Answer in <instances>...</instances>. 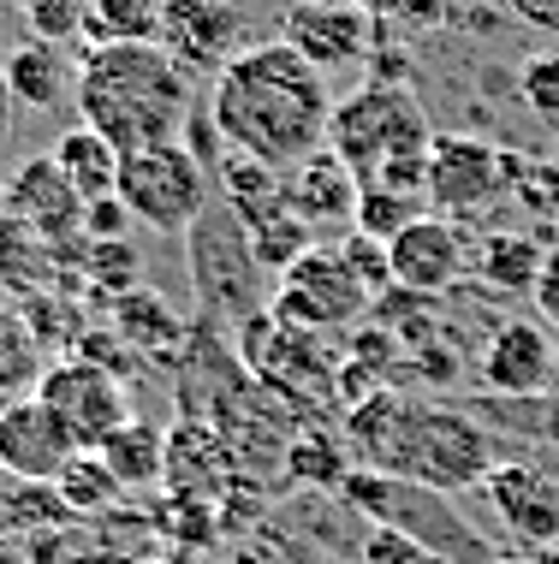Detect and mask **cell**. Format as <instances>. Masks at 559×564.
Returning <instances> with one entry per match:
<instances>
[{
	"label": "cell",
	"mask_w": 559,
	"mask_h": 564,
	"mask_svg": "<svg viewBox=\"0 0 559 564\" xmlns=\"http://www.w3.org/2000/svg\"><path fill=\"white\" fill-rule=\"evenodd\" d=\"M208 108L226 137V149L292 173L315 149H327L334 126V96H327L322 72L310 66L292 42H250L238 59L208 78Z\"/></svg>",
	"instance_id": "cell-1"
},
{
	"label": "cell",
	"mask_w": 559,
	"mask_h": 564,
	"mask_svg": "<svg viewBox=\"0 0 559 564\" xmlns=\"http://www.w3.org/2000/svg\"><path fill=\"white\" fill-rule=\"evenodd\" d=\"M345 452H352L357 469L429 487V494L482 487L488 469L501 464L488 429H482L476 416L429 404V399H411V392H399V387H381V392H369L364 404L345 410Z\"/></svg>",
	"instance_id": "cell-2"
},
{
	"label": "cell",
	"mask_w": 559,
	"mask_h": 564,
	"mask_svg": "<svg viewBox=\"0 0 559 564\" xmlns=\"http://www.w3.org/2000/svg\"><path fill=\"white\" fill-rule=\"evenodd\" d=\"M78 119L119 155L179 143L196 84L161 42H89L78 59Z\"/></svg>",
	"instance_id": "cell-3"
},
{
	"label": "cell",
	"mask_w": 559,
	"mask_h": 564,
	"mask_svg": "<svg viewBox=\"0 0 559 564\" xmlns=\"http://www.w3.org/2000/svg\"><path fill=\"white\" fill-rule=\"evenodd\" d=\"M434 131L422 113L417 89L405 84H364L357 96L334 101V126H327V149L357 173V185H393L429 196V155Z\"/></svg>",
	"instance_id": "cell-4"
},
{
	"label": "cell",
	"mask_w": 559,
	"mask_h": 564,
	"mask_svg": "<svg viewBox=\"0 0 559 564\" xmlns=\"http://www.w3.org/2000/svg\"><path fill=\"white\" fill-rule=\"evenodd\" d=\"M185 256H191V285H196V303H203V322L245 327L262 315V262L250 250V226L221 196L185 232Z\"/></svg>",
	"instance_id": "cell-5"
},
{
	"label": "cell",
	"mask_w": 559,
	"mask_h": 564,
	"mask_svg": "<svg viewBox=\"0 0 559 564\" xmlns=\"http://www.w3.org/2000/svg\"><path fill=\"white\" fill-rule=\"evenodd\" d=\"M119 203L149 232H191L215 203V178L185 143H155L119 161Z\"/></svg>",
	"instance_id": "cell-6"
},
{
	"label": "cell",
	"mask_w": 559,
	"mask_h": 564,
	"mask_svg": "<svg viewBox=\"0 0 559 564\" xmlns=\"http://www.w3.org/2000/svg\"><path fill=\"white\" fill-rule=\"evenodd\" d=\"M524 161L501 155L482 137H434L429 155V208L447 220H476L501 203L506 191H518Z\"/></svg>",
	"instance_id": "cell-7"
},
{
	"label": "cell",
	"mask_w": 559,
	"mask_h": 564,
	"mask_svg": "<svg viewBox=\"0 0 559 564\" xmlns=\"http://www.w3.org/2000/svg\"><path fill=\"white\" fill-rule=\"evenodd\" d=\"M275 315L286 327H304V333L357 327L369 315V292L352 280V268H345V256L334 250V243H315V250H304L280 273Z\"/></svg>",
	"instance_id": "cell-8"
},
{
	"label": "cell",
	"mask_w": 559,
	"mask_h": 564,
	"mask_svg": "<svg viewBox=\"0 0 559 564\" xmlns=\"http://www.w3.org/2000/svg\"><path fill=\"white\" fill-rule=\"evenodd\" d=\"M36 399L66 422L84 452H101L131 422V399L119 387V369H101L89 357H54L42 387H36Z\"/></svg>",
	"instance_id": "cell-9"
},
{
	"label": "cell",
	"mask_w": 559,
	"mask_h": 564,
	"mask_svg": "<svg viewBox=\"0 0 559 564\" xmlns=\"http://www.w3.org/2000/svg\"><path fill=\"white\" fill-rule=\"evenodd\" d=\"M0 215H12L19 226H30L42 243L54 250V262L66 268V256L84 268V196L72 191V178L54 166V155H36L24 166H12L7 191H0Z\"/></svg>",
	"instance_id": "cell-10"
},
{
	"label": "cell",
	"mask_w": 559,
	"mask_h": 564,
	"mask_svg": "<svg viewBox=\"0 0 559 564\" xmlns=\"http://www.w3.org/2000/svg\"><path fill=\"white\" fill-rule=\"evenodd\" d=\"M245 30L250 24H245V7H238V0H161L155 42L191 72V78L196 72L215 78L226 59H238L250 48Z\"/></svg>",
	"instance_id": "cell-11"
},
{
	"label": "cell",
	"mask_w": 559,
	"mask_h": 564,
	"mask_svg": "<svg viewBox=\"0 0 559 564\" xmlns=\"http://www.w3.org/2000/svg\"><path fill=\"white\" fill-rule=\"evenodd\" d=\"M280 42H292L315 72H352L375 54V19L352 0H298L280 19Z\"/></svg>",
	"instance_id": "cell-12"
},
{
	"label": "cell",
	"mask_w": 559,
	"mask_h": 564,
	"mask_svg": "<svg viewBox=\"0 0 559 564\" xmlns=\"http://www.w3.org/2000/svg\"><path fill=\"white\" fill-rule=\"evenodd\" d=\"M387 262H393V285L422 297H447L459 292V280L471 273V243H464V226L447 215H417L399 238L387 243Z\"/></svg>",
	"instance_id": "cell-13"
},
{
	"label": "cell",
	"mask_w": 559,
	"mask_h": 564,
	"mask_svg": "<svg viewBox=\"0 0 559 564\" xmlns=\"http://www.w3.org/2000/svg\"><path fill=\"white\" fill-rule=\"evenodd\" d=\"M84 446L42 399H12L0 410V469L19 481H60Z\"/></svg>",
	"instance_id": "cell-14"
},
{
	"label": "cell",
	"mask_w": 559,
	"mask_h": 564,
	"mask_svg": "<svg viewBox=\"0 0 559 564\" xmlns=\"http://www.w3.org/2000/svg\"><path fill=\"white\" fill-rule=\"evenodd\" d=\"M553 362H559V350L541 322H501L482 339L476 380L494 399H536V392L553 387Z\"/></svg>",
	"instance_id": "cell-15"
},
{
	"label": "cell",
	"mask_w": 559,
	"mask_h": 564,
	"mask_svg": "<svg viewBox=\"0 0 559 564\" xmlns=\"http://www.w3.org/2000/svg\"><path fill=\"white\" fill-rule=\"evenodd\" d=\"M482 494H488L494 517H501L524 546H536V553H541L548 541H559V481L541 464L501 457V464L488 469V481H482Z\"/></svg>",
	"instance_id": "cell-16"
},
{
	"label": "cell",
	"mask_w": 559,
	"mask_h": 564,
	"mask_svg": "<svg viewBox=\"0 0 559 564\" xmlns=\"http://www.w3.org/2000/svg\"><path fill=\"white\" fill-rule=\"evenodd\" d=\"M357 191H364V185H357V173L334 155V149H315L310 161H298L292 173H286V208H292L315 238L357 220Z\"/></svg>",
	"instance_id": "cell-17"
},
{
	"label": "cell",
	"mask_w": 559,
	"mask_h": 564,
	"mask_svg": "<svg viewBox=\"0 0 559 564\" xmlns=\"http://www.w3.org/2000/svg\"><path fill=\"white\" fill-rule=\"evenodd\" d=\"M0 78H7V96L30 113H54L66 96H78V72L66 66L60 42H42V36L12 42L7 59H0Z\"/></svg>",
	"instance_id": "cell-18"
},
{
	"label": "cell",
	"mask_w": 559,
	"mask_h": 564,
	"mask_svg": "<svg viewBox=\"0 0 559 564\" xmlns=\"http://www.w3.org/2000/svg\"><path fill=\"white\" fill-rule=\"evenodd\" d=\"M541 262H548V243L541 238H530V232H488L482 250H476V262H471V273L488 285V292H501V297H530Z\"/></svg>",
	"instance_id": "cell-19"
},
{
	"label": "cell",
	"mask_w": 559,
	"mask_h": 564,
	"mask_svg": "<svg viewBox=\"0 0 559 564\" xmlns=\"http://www.w3.org/2000/svg\"><path fill=\"white\" fill-rule=\"evenodd\" d=\"M49 155H54L60 173L72 178V191H78L84 203H96V196H114V191H119V161H126V155H119V149H114L101 131H89L84 119H78L72 131H60V143L49 149Z\"/></svg>",
	"instance_id": "cell-20"
},
{
	"label": "cell",
	"mask_w": 559,
	"mask_h": 564,
	"mask_svg": "<svg viewBox=\"0 0 559 564\" xmlns=\"http://www.w3.org/2000/svg\"><path fill=\"white\" fill-rule=\"evenodd\" d=\"M54 250L42 243L30 226H19L12 215H0V292H12V297H42L49 292V273H54Z\"/></svg>",
	"instance_id": "cell-21"
},
{
	"label": "cell",
	"mask_w": 559,
	"mask_h": 564,
	"mask_svg": "<svg viewBox=\"0 0 559 564\" xmlns=\"http://www.w3.org/2000/svg\"><path fill=\"white\" fill-rule=\"evenodd\" d=\"M49 350H42V339L30 333V322L19 310L0 315V399H36L42 375H49Z\"/></svg>",
	"instance_id": "cell-22"
},
{
	"label": "cell",
	"mask_w": 559,
	"mask_h": 564,
	"mask_svg": "<svg viewBox=\"0 0 559 564\" xmlns=\"http://www.w3.org/2000/svg\"><path fill=\"white\" fill-rule=\"evenodd\" d=\"M101 464L119 476V487H149L155 476H168V434L155 422L131 416L108 446H101Z\"/></svg>",
	"instance_id": "cell-23"
},
{
	"label": "cell",
	"mask_w": 559,
	"mask_h": 564,
	"mask_svg": "<svg viewBox=\"0 0 559 564\" xmlns=\"http://www.w3.org/2000/svg\"><path fill=\"white\" fill-rule=\"evenodd\" d=\"M114 333L126 345H138L149 350V357H161V350H173L179 339H185V327H179V315L161 303L155 292H126V297H114Z\"/></svg>",
	"instance_id": "cell-24"
},
{
	"label": "cell",
	"mask_w": 559,
	"mask_h": 564,
	"mask_svg": "<svg viewBox=\"0 0 559 564\" xmlns=\"http://www.w3.org/2000/svg\"><path fill=\"white\" fill-rule=\"evenodd\" d=\"M417 215H429V196H417V191H393V185H364V191H357V220H352V232L393 243Z\"/></svg>",
	"instance_id": "cell-25"
},
{
	"label": "cell",
	"mask_w": 559,
	"mask_h": 564,
	"mask_svg": "<svg viewBox=\"0 0 559 564\" xmlns=\"http://www.w3.org/2000/svg\"><path fill=\"white\" fill-rule=\"evenodd\" d=\"M161 0H89L84 36L89 42H155Z\"/></svg>",
	"instance_id": "cell-26"
},
{
	"label": "cell",
	"mask_w": 559,
	"mask_h": 564,
	"mask_svg": "<svg viewBox=\"0 0 559 564\" xmlns=\"http://www.w3.org/2000/svg\"><path fill=\"white\" fill-rule=\"evenodd\" d=\"M315 243H322V238H315L292 208H280V215H268V220L250 226V250H256V262H262V273H286L304 250H315Z\"/></svg>",
	"instance_id": "cell-27"
},
{
	"label": "cell",
	"mask_w": 559,
	"mask_h": 564,
	"mask_svg": "<svg viewBox=\"0 0 559 564\" xmlns=\"http://www.w3.org/2000/svg\"><path fill=\"white\" fill-rule=\"evenodd\" d=\"M89 280L101 285V292H114V297H126V292H138V273H143V256L131 250V238H108V243H89L84 250V268Z\"/></svg>",
	"instance_id": "cell-28"
},
{
	"label": "cell",
	"mask_w": 559,
	"mask_h": 564,
	"mask_svg": "<svg viewBox=\"0 0 559 564\" xmlns=\"http://www.w3.org/2000/svg\"><path fill=\"white\" fill-rule=\"evenodd\" d=\"M60 494H66V506H78V511H101L108 499L119 494V476L108 464H101V452H78L66 464V476L54 481Z\"/></svg>",
	"instance_id": "cell-29"
},
{
	"label": "cell",
	"mask_w": 559,
	"mask_h": 564,
	"mask_svg": "<svg viewBox=\"0 0 559 564\" xmlns=\"http://www.w3.org/2000/svg\"><path fill=\"white\" fill-rule=\"evenodd\" d=\"M334 250L345 256V268H352V280L369 292V303L381 297V292H393V262H387V243H381V238L345 232V238H334Z\"/></svg>",
	"instance_id": "cell-30"
},
{
	"label": "cell",
	"mask_w": 559,
	"mask_h": 564,
	"mask_svg": "<svg viewBox=\"0 0 559 564\" xmlns=\"http://www.w3.org/2000/svg\"><path fill=\"white\" fill-rule=\"evenodd\" d=\"M518 96L536 119L559 126V54H536L530 66L518 72Z\"/></svg>",
	"instance_id": "cell-31"
},
{
	"label": "cell",
	"mask_w": 559,
	"mask_h": 564,
	"mask_svg": "<svg viewBox=\"0 0 559 564\" xmlns=\"http://www.w3.org/2000/svg\"><path fill=\"white\" fill-rule=\"evenodd\" d=\"M179 143H185L191 155L208 166V178L221 173V161H226V137H221V126H215V108H208V96H196V101H191V113H185V131H179Z\"/></svg>",
	"instance_id": "cell-32"
},
{
	"label": "cell",
	"mask_w": 559,
	"mask_h": 564,
	"mask_svg": "<svg viewBox=\"0 0 559 564\" xmlns=\"http://www.w3.org/2000/svg\"><path fill=\"white\" fill-rule=\"evenodd\" d=\"M286 457H292V476L298 481H345V476H352V469H345V457H352V452L327 446V440H298Z\"/></svg>",
	"instance_id": "cell-33"
},
{
	"label": "cell",
	"mask_w": 559,
	"mask_h": 564,
	"mask_svg": "<svg viewBox=\"0 0 559 564\" xmlns=\"http://www.w3.org/2000/svg\"><path fill=\"white\" fill-rule=\"evenodd\" d=\"M352 362H369L375 375H387L393 362H399V339H393V327H381V322H357L352 327Z\"/></svg>",
	"instance_id": "cell-34"
},
{
	"label": "cell",
	"mask_w": 559,
	"mask_h": 564,
	"mask_svg": "<svg viewBox=\"0 0 559 564\" xmlns=\"http://www.w3.org/2000/svg\"><path fill=\"white\" fill-rule=\"evenodd\" d=\"M131 208L119 203V191L114 196H96V203H84V238L89 243H108V238H131Z\"/></svg>",
	"instance_id": "cell-35"
},
{
	"label": "cell",
	"mask_w": 559,
	"mask_h": 564,
	"mask_svg": "<svg viewBox=\"0 0 559 564\" xmlns=\"http://www.w3.org/2000/svg\"><path fill=\"white\" fill-rule=\"evenodd\" d=\"M411 369L429 380V387H452V380H459V350L452 345H422V350H411Z\"/></svg>",
	"instance_id": "cell-36"
},
{
	"label": "cell",
	"mask_w": 559,
	"mask_h": 564,
	"mask_svg": "<svg viewBox=\"0 0 559 564\" xmlns=\"http://www.w3.org/2000/svg\"><path fill=\"white\" fill-rule=\"evenodd\" d=\"M530 303H536V322L541 327H559V250H548V262H541Z\"/></svg>",
	"instance_id": "cell-37"
},
{
	"label": "cell",
	"mask_w": 559,
	"mask_h": 564,
	"mask_svg": "<svg viewBox=\"0 0 559 564\" xmlns=\"http://www.w3.org/2000/svg\"><path fill=\"white\" fill-rule=\"evenodd\" d=\"M506 7L536 30H559V0H506Z\"/></svg>",
	"instance_id": "cell-38"
},
{
	"label": "cell",
	"mask_w": 559,
	"mask_h": 564,
	"mask_svg": "<svg viewBox=\"0 0 559 564\" xmlns=\"http://www.w3.org/2000/svg\"><path fill=\"white\" fill-rule=\"evenodd\" d=\"M524 429H530V434H541V440H553V446H559V392H553V399H541L536 422H524Z\"/></svg>",
	"instance_id": "cell-39"
},
{
	"label": "cell",
	"mask_w": 559,
	"mask_h": 564,
	"mask_svg": "<svg viewBox=\"0 0 559 564\" xmlns=\"http://www.w3.org/2000/svg\"><path fill=\"white\" fill-rule=\"evenodd\" d=\"M357 12H369V19H399L405 12V0H352Z\"/></svg>",
	"instance_id": "cell-40"
},
{
	"label": "cell",
	"mask_w": 559,
	"mask_h": 564,
	"mask_svg": "<svg viewBox=\"0 0 559 564\" xmlns=\"http://www.w3.org/2000/svg\"><path fill=\"white\" fill-rule=\"evenodd\" d=\"M7 113H12V96H7V78H0V131H7Z\"/></svg>",
	"instance_id": "cell-41"
},
{
	"label": "cell",
	"mask_w": 559,
	"mask_h": 564,
	"mask_svg": "<svg viewBox=\"0 0 559 564\" xmlns=\"http://www.w3.org/2000/svg\"><path fill=\"white\" fill-rule=\"evenodd\" d=\"M536 564H559V541H548V546H541V558Z\"/></svg>",
	"instance_id": "cell-42"
},
{
	"label": "cell",
	"mask_w": 559,
	"mask_h": 564,
	"mask_svg": "<svg viewBox=\"0 0 559 564\" xmlns=\"http://www.w3.org/2000/svg\"><path fill=\"white\" fill-rule=\"evenodd\" d=\"M488 564H536V558H512V553H501V558H488Z\"/></svg>",
	"instance_id": "cell-43"
},
{
	"label": "cell",
	"mask_w": 559,
	"mask_h": 564,
	"mask_svg": "<svg viewBox=\"0 0 559 564\" xmlns=\"http://www.w3.org/2000/svg\"><path fill=\"white\" fill-rule=\"evenodd\" d=\"M0 315H7V303H0Z\"/></svg>",
	"instance_id": "cell-44"
},
{
	"label": "cell",
	"mask_w": 559,
	"mask_h": 564,
	"mask_svg": "<svg viewBox=\"0 0 559 564\" xmlns=\"http://www.w3.org/2000/svg\"><path fill=\"white\" fill-rule=\"evenodd\" d=\"M0 7H7V0H0Z\"/></svg>",
	"instance_id": "cell-45"
}]
</instances>
